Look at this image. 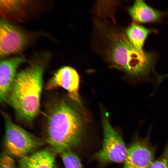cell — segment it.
<instances>
[{"mask_svg": "<svg viewBox=\"0 0 168 168\" xmlns=\"http://www.w3.org/2000/svg\"><path fill=\"white\" fill-rule=\"evenodd\" d=\"M60 154L65 168H83L79 157L70 150Z\"/></svg>", "mask_w": 168, "mask_h": 168, "instance_id": "obj_13", "label": "cell"}, {"mask_svg": "<svg viewBox=\"0 0 168 168\" xmlns=\"http://www.w3.org/2000/svg\"><path fill=\"white\" fill-rule=\"evenodd\" d=\"M25 34L7 21H0V56L3 58L20 52L26 44Z\"/></svg>", "mask_w": 168, "mask_h": 168, "instance_id": "obj_6", "label": "cell"}, {"mask_svg": "<svg viewBox=\"0 0 168 168\" xmlns=\"http://www.w3.org/2000/svg\"><path fill=\"white\" fill-rule=\"evenodd\" d=\"M149 168H168V143L161 156L153 162Z\"/></svg>", "mask_w": 168, "mask_h": 168, "instance_id": "obj_14", "label": "cell"}, {"mask_svg": "<svg viewBox=\"0 0 168 168\" xmlns=\"http://www.w3.org/2000/svg\"><path fill=\"white\" fill-rule=\"evenodd\" d=\"M49 57L44 54L17 73L6 101L21 120L30 123L39 112L45 63Z\"/></svg>", "mask_w": 168, "mask_h": 168, "instance_id": "obj_2", "label": "cell"}, {"mask_svg": "<svg viewBox=\"0 0 168 168\" xmlns=\"http://www.w3.org/2000/svg\"><path fill=\"white\" fill-rule=\"evenodd\" d=\"M18 168H57V166L54 154L44 149L20 158Z\"/></svg>", "mask_w": 168, "mask_h": 168, "instance_id": "obj_10", "label": "cell"}, {"mask_svg": "<svg viewBox=\"0 0 168 168\" xmlns=\"http://www.w3.org/2000/svg\"><path fill=\"white\" fill-rule=\"evenodd\" d=\"M0 164V168H16L14 160L7 153H3L1 154Z\"/></svg>", "mask_w": 168, "mask_h": 168, "instance_id": "obj_15", "label": "cell"}, {"mask_svg": "<svg viewBox=\"0 0 168 168\" xmlns=\"http://www.w3.org/2000/svg\"><path fill=\"white\" fill-rule=\"evenodd\" d=\"M46 116V140L60 154L80 144L84 134L85 121L76 105L60 99L52 104Z\"/></svg>", "mask_w": 168, "mask_h": 168, "instance_id": "obj_1", "label": "cell"}, {"mask_svg": "<svg viewBox=\"0 0 168 168\" xmlns=\"http://www.w3.org/2000/svg\"><path fill=\"white\" fill-rule=\"evenodd\" d=\"M103 30L106 53L114 66L124 71L137 83L149 80L154 63V55L139 52L123 32L108 28Z\"/></svg>", "mask_w": 168, "mask_h": 168, "instance_id": "obj_3", "label": "cell"}, {"mask_svg": "<svg viewBox=\"0 0 168 168\" xmlns=\"http://www.w3.org/2000/svg\"><path fill=\"white\" fill-rule=\"evenodd\" d=\"M3 115L5 121L4 143L7 153L21 158L42 144L40 139L14 123L7 114Z\"/></svg>", "mask_w": 168, "mask_h": 168, "instance_id": "obj_4", "label": "cell"}, {"mask_svg": "<svg viewBox=\"0 0 168 168\" xmlns=\"http://www.w3.org/2000/svg\"><path fill=\"white\" fill-rule=\"evenodd\" d=\"M152 30L135 23H133L125 30L126 34L130 43L139 52L143 53L145 41Z\"/></svg>", "mask_w": 168, "mask_h": 168, "instance_id": "obj_12", "label": "cell"}, {"mask_svg": "<svg viewBox=\"0 0 168 168\" xmlns=\"http://www.w3.org/2000/svg\"><path fill=\"white\" fill-rule=\"evenodd\" d=\"M26 61L23 57L17 56L2 60L0 64V100L6 102L9 91L17 74L19 66Z\"/></svg>", "mask_w": 168, "mask_h": 168, "instance_id": "obj_9", "label": "cell"}, {"mask_svg": "<svg viewBox=\"0 0 168 168\" xmlns=\"http://www.w3.org/2000/svg\"><path fill=\"white\" fill-rule=\"evenodd\" d=\"M79 76L76 71L69 66H64L58 69L48 82L46 89L54 90L59 87L67 91L69 98L78 105L81 101L78 94Z\"/></svg>", "mask_w": 168, "mask_h": 168, "instance_id": "obj_7", "label": "cell"}, {"mask_svg": "<svg viewBox=\"0 0 168 168\" xmlns=\"http://www.w3.org/2000/svg\"><path fill=\"white\" fill-rule=\"evenodd\" d=\"M154 155L153 150L146 140L137 139L127 149L123 168H149Z\"/></svg>", "mask_w": 168, "mask_h": 168, "instance_id": "obj_8", "label": "cell"}, {"mask_svg": "<svg viewBox=\"0 0 168 168\" xmlns=\"http://www.w3.org/2000/svg\"><path fill=\"white\" fill-rule=\"evenodd\" d=\"M104 140L102 149L95 157L103 163L124 161L127 149L119 134L110 124L107 116L102 119Z\"/></svg>", "mask_w": 168, "mask_h": 168, "instance_id": "obj_5", "label": "cell"}, {"mask_svg": "<svg viewBox=\"0 0 168 168\" xmlns=\"http://www.w3.org/2000/svg\"><path fill=\"white\" fill-rule=\"evenodd\" d=\"M132 19L139 23H147L159 21L164 13L152 8L144 1L137 0L128 9Z\"/></svg>", "mask_w": 168, "mask_h": 168, "instance_id": "obj_11", "label": "cell"}]
</instances>
